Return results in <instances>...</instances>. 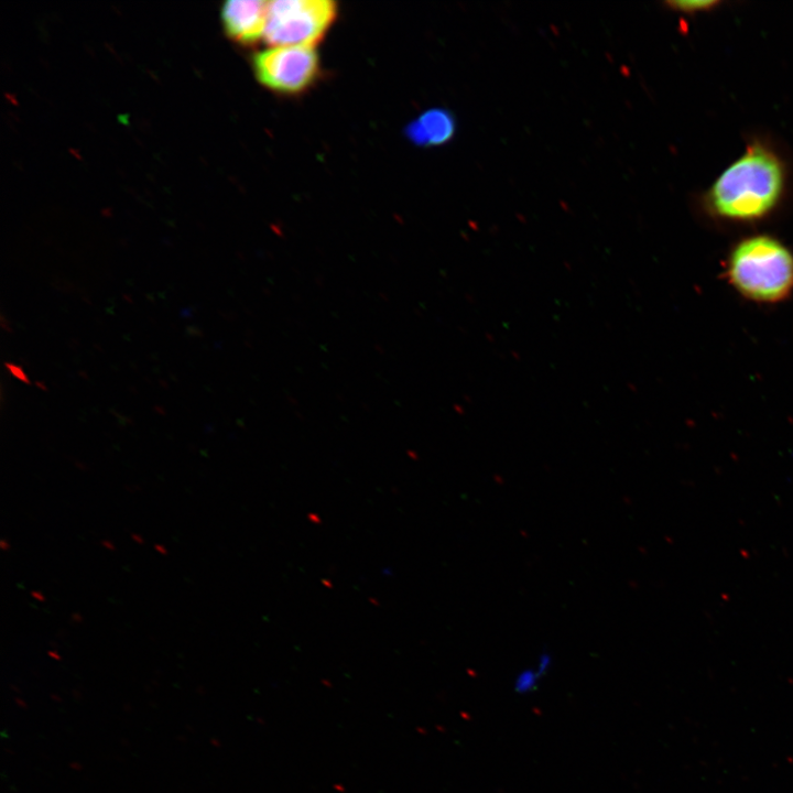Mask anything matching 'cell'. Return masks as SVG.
<instances>
[{
    "label": "cell",
    "mask_w": 793,
    "mask_h": 793,
    "mask_svg": "<svg viewBox=\"0 0 793 793\" xmlns=\"http://www.w3.org/2000/svg\"><path fill=\"white\" fill-rule=\"evenodd\" d=\"M405 132L406 137L416 145H442L454 137L456 120L448 110L432 108L410 122Z\"/></svg>",
    "instance_id": "8992f818"
},
{
    "label": "cell",
    "mask_w": 793,
    "mask_h": 793,
    "mask_svg": "<svg viewBox=\"0 0 793 793\" xmlns=\"http://www.w3.org/2000/svg\"><path fill=\"white\" fill-rule=\"evenodd\" d=\"M715 1L710 0H689V1H669L666 4L671 7L672 9L680 10V11H696V10H704L707 8H710L715 4Z\"/></svg>",
    "instance_id": "52a82bcc"
},
{
    "label": "cell",
    "mask_w": 793,
    "mask_h": 793,
    "mask_svg": "<svg viewBox=\"0 0 793 793\" xmlns=\"http://www.w3.org/2000/svg\"><path fill=\"white\" fill-rule=\"evenodd\" d=\"M269 1L230 0L221 8L226 33L235 41L251 44L263 37Z\"/></svg>",
    "instance_id": "5b68a950"
},
{
    "label": "cell",
    "mask_w": 793,
    "mask_h": 793,
    "mask_svg": "<svg viewBox=\"0 0 793 793\" xmlns=\"http://www.w3.org/2000/svg\"><path fill=\"white\" fill-rule=\"evenodd\" d=\"M783 185L784 173L779 159L769 150L754 145L715 181L708 203L720 217L753 220L773 209Z\"/></svg>",
    "instance_id": "6da1fadb"
},
{
    "label": "cell",
    "mask_w": 793,
    "mask_h": 793,
    "mask_svg": "<svg viewBox=\"0 0 793 793\" xmlns=\"http://www.w3.org/2000/svg\"><path fill=\"white\" fill-rule=\"evenodd\" d=\"M253 70L267 88L282 94H297L316 79L318 54L314 46H272L254 55Z\"/></svg>",
    "instance_id": "277c9868"
},
{
    "label": "cell",
    "mask_w": 793,
    "mask_h": 793,
    "mask_svg": "<svg viewBox=\"0 0 793 793\" xmlns=\"http://www.w3.org/2000/svg\"><path fill=\"white\" fill-rule=\"evenodd\" d=\"M6 367H7L8 370L12 373V376H14L17 379H19V380H21V381H23V382H25V383H29V382H30L29 379H28V377H26V374L23 372V370H22L21 367L17 366V365H13V363H11V362H6Z\"/></svg>",
    "instance_id": "ba28073f"
},
{
    "label": "cell",
    "mask_w": 793,
    "mask_h": 793,
    "mask_svg": "<svg viewBox=\"0 0 793 793\" xmlns=\"http://www.w3.org/2000/svg\"><path fill=\"white\" fill-rule=\"evenodd\" d=\"M330 0L269 1L263 39L272 46H314L335 20Z\"/></svg>",
    "instance_id": "3957f363"
},
{
    "label": "cell",
    "mask_w": 793,
    "mask_h": 793,
    "mask_svg": "<svg viewBox=\"0 0 793 793\" xmlns=\"http://www.w3.org/2000/svg\"><path fill=\"white\" fill-rule=\"evenodd\" d=\"M32 595L34 597L39 598V600H44V598L42 596H40L37 593H32Z\"/></svg>",
    "instance_id": "9c48e42d"
},
{
    "label": "cell",
    "mask_w": 793,
    "mask_h": 793,
    "mask_svg": "<svg viewBox=\"0 0 793 793\" xmlns=\"http://www.w3.org/2000/svg\"><path fill=\"white\" fill-rule=\"evenodd\" d=\"M726 276L750 301L781 302L793 292V253L770 236L746 238L731 250Z\"/></svg>",
    "instance_id": "7a4b0ae2"
}]
</instances>
